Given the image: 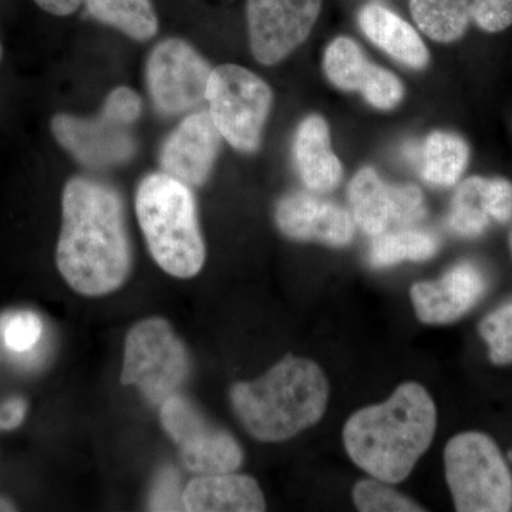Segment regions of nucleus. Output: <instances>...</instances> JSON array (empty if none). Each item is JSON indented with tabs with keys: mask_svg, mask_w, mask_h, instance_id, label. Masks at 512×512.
<instances>
[{
	"mask_svg": "<svg viewBox=\"0 0 512 512\" xmlns=\"http://www.w3.org/2000/svg\"><path fill=\"white\" fill-rule=\"evenodd\" d=\"M62 215L56 262L64 281L84 296L120 289L133 268V251L119 191L74 177L64 185Z\"/></svg>",
	"mask_w": 512,
	"mask_h": 512,
	"instance_id": "nucleus-1",
	"label": "nucleus"
},
{
	"mask_svg": "<svg viewBox=\"0 0 512 512\" xmlns=\"http://www.w3.org/2000/svg\"><path fill=\"white\" fill-rule=\"evenodd\" d=\"M436 404L419 383L400 384L387 402L353 414L343 443L356 466L384 483H402L429 450Z\"/></svg>",
	"mask_w": 512,
	"mask_h": 512,
	"instance_id": "nucleus-2",
	"label": "nucleus"
},
{
	"mask_svg": "<svg viewBox=\"0 0 512 512\" xmlns=\"http://www.w3.org/2000/svg\"><path fill=\"white\" fill-rule=\"evenodd\" d=\"M329 383L313 360L286 356L255 382L237 383L231 402L238 419L256 440L292 439L325 414Z\"/></svg>",
	"mask_w": 512,
	"mask_h": 512,
	"instance_id": "nucleus-3",
	"label": "nucleus"
},
{
	"mask_svg": "<svg viewBox=\"0 0 512 512\" xmlns=\"http://www.w3.org/2000/svg\"><path fill=\"white\" fill-rule=\"evenodd\" d=\"M136 212L157 265L174 278L198 275L207 251L190 185L164 171L147 175L137 188Z\"/></svg>",
	"mask_w": 512,
	"mask_h": 512,
	"instance_id": "nucleus-4",
	"label": "nucleus"
},
{
	"mask_svg": "<svg viewBox=\"0 0 512 512\" xmlns=\"http://www.w3.org/2000/svg\"><path fill=\"white\" fill-rule=\"evenodd\" d=\"M143 101L130 87L114 89L97 116L59 113L50 121L53 136L77 161L89 168H111L128 163L137 151L133 124L140 119Z\"/></svg>",
	"mask_w": 512,
	"mask_h": 512,
	"instance_id": "nucleus-5",
	"label": "nucleus"
},
{
	"mask_svg": "<svg viewBox=\"0 0 512 512\" xmlns=\"http://www.w3.org/2000/svg\"><path fill=\"white\" fill-rule=\"evenodd\" d=\"M446 480L460 512H505L512 508V477L503 454L487 434L468 431L448 441Z\"/></svg>",
	"mask_w": 512,
	"mask_h": 512,
	"instance_id": "nucleus-6",
	"label": "nucleus"
},
{
	"mask_svg": "<svg viewBox=\"0 0 512 512\" xmlns=\"http://www.w3.org/2000/svg\"><path fill=\"white\" fill-rule=\"evenodd\" d=\"M205 101L222 140L241 153L258 150L274 101L261 77L237 64H221L212 69Z\"/></svg>",
	"mask_w": 512,
	"mask_h": 512,
	"instance_id": "nucleus-7",
	"label": "nucleus"
},
{
	"mask_svg": "<svg viewBox=\"0 0 512 512\" xmlns=\"http://www.w3.org/2000/svg\"><path fill=\"white\" fill-rule=\"evenodd\" d=\"M190 370L188 350L167 320H141L128 332L121 383L136 386L151 404L180 393Z\"/></svg>",
	"mask_w": 512,
	"mask_h": 512,
	"instance_id": "nucleus-8",
	"label": "nucleus"
},
{
	"mask_svg": "<svg viewBox=\"0 0 512 512\" xmlns=\"http://www.w3.org/2000/svg\"><path fill=\"white\" fill-rule=\"evenodd\" d=\"M160 420L177 444L184 467L191 473H234L241 467L244 454L237 440L228 431L212 426L180 393L161 404Z\"/></svg>",
	"mask_w": 512,
	"mask_h": 512,
	"instance_id": "nucleus-9",
	"label": "nucleus"
},
{
	"mask_svg": "<svg viewBox=\"0 0 512 512\" xmlns=\"http://www.w3.org/2000/svg\"><path fill=\"white\" fill-rule=\"evenodd\" d=\"M211 72L210 63L185 40L158 43L146 67L148 94L158 113L180 116L201 106Z\"/></svg>",
	"mask_w": 512,
	"mask_h": 512,
	"instance_id": "nucleus-10",
	"label": "nucleus"
},
{
	"mask_svg": "<svg viewBox=\"0 0 512 512\" xmlns=\"http://www.w3.org/2000/svg\"><path fill=\"white\" fill-rule=\"evenodd\" d=\"M322 0H247L249 46L264 66H274L308 39Z\"/></svg>",
	"mask_w": 512,
	"mask_h": 512,
	"instance_id": "nucleus-11",
	"label": "nucleus"
},
{
	"mask_svg": "<svg viewBox=\"0 0 512 512\" xmlns=\"http://www.w3.org/2000/svg\"><path fill=\"white\" fill-rule=\"evenodd\" d=\"M414 23L434 42L461 39L471 23L487 33L512 25V0H410Z\"/></svg>",
	"mask_w": 512,
	"mask_h": 512,
	"instance_id": "nucleus-12",
	"label": "nucleus"
},
{
	"mask_svg": "<svg viewBox=\"0 0 512 512\" xmlns=\"http://www.w3.org/2000/svg\"><path fill=\"white\" fill-rule=\"evenodd\" d=\"M329 82L343 92H359L379 110H392L403 100L404 87L396 74L370 62L355 40L339 36L323 56Z\"/></svg>",
	"mask_w": 512,
	"mask_h": 512,
	"instance_id": "nucleus-13",
	"label": "nucleus"
},
{
	"mask_svg": "<svg viewBox=\"0 0 512 512\" xmlns=\"http://www.w3.org/2000/svg\"><path fill=\"white\" fill-rule=\"evenodd\" d=\"M222 137L208 110L194 111L164 141L160 164L164 173L190 187L207 183L217 161Z\"/></svg>",
	"mask_w": 512,
	"mask_h": 512,
	"instance_id": "nucleus-14",
	"label": "nucleus"
},
{
	"mask_svg": "<svg viewBox=\"0 0 512 512\" xmlns=\"http://www.w3.org/2000/svg\"><path fill=\"white\" fill-rule=\"evenodd\" d=\"M275 221L285 237L345 247L355 235L352 212L311 192L293 191L279 200Z\"/></svg>",
	"mask_w": 512,
	"mask_h": 512,
	"instance_id": "nucleus-15",
	"label": "nucleus"
},
{
	"mask_svg": "<svg viewBox=\"0 0 512 512\" xmlns=\"http://www.w3.org/2000/svg\"><path fill=\"white\" fill-rule=\"evenodd\" d=\"M488 281L483 269L466 261L448 269L437 282H419L410 295L417 318L430 325H447L477 305L487 292Z\"/></svg>",
	"mask_w": 512,
	"mask_h": 512,
	"instance_id": "nucleus-16",
	"label": "nucleus"
},
{
	"mask_svg": "<svg viewBox=\"0 0 512 512\" xmlns=\"http://www.w3.org/2000/svg\"><path fill=\"white\" fill-rule=\"evenodd\" d=\"M293 161L303 185L312 192H329L342 180L343 167L330 144L329 127L318 114L306 117L293 137Z\"/></svg>",
	"mask_w": 512,
	"mask_h": 512,
	"instance_id": "nucleus-17",
	"label": "nucleus"
},
{
	"mask_svg": "<svg viewBox=\"0 0 512 512\" xmlns=\"http://www.w3.org/2000/svg\"><path fill=\"white\" fill-rule=\"evenodd\" d=\"M185 511H265L264 493L252 477L221 473L198 476L184 488Z\"/></svg>",
	"mask_w": 512,
	"mask_h": 512,
	"instance_id": "nucleus-18",
	"label": "nucleus"
},
{
	"mask_svg": "<svg viewBox=\"0 0 512 512\" xmlns=\"http://www.w3.org/2000/svg\"><path fill=\"white\" fill-rule=\"evenodd\" d=\"M357 23L373 45L404 66L420 70L429 64V50L417 30L386 6L367 3L357 13Z\"/></svg>",
	"mask_w": 512,
	"mask_h": 512,
	"instance_id": "nucleus-19",
	"label": "nucleus"
},
{
	"mask_svg": "<svg viewBox=\"0 0 512 512\" xmlns=\"http://www.w3.org/2000/svg\"><path fill=\"white\" fill-rule=\"evenodd\" d=\"M350 212L365 234L377 237L394 224L393 184L384 183L373 168L357 171L348 188Z\"/></svg>",
	"mask_w": 512,
	"mask_h": 512,
	"instance_id": "nucleus-20",
	"label": "nucleus"
},
{
	"mask_svg": "<svg viewBox=\"0 0 512 512\" xmlns=\"http://www.w3.org/2000/svg\"><path fill=\"white\" fill-rule=\"evenodd\" d=\"M470 147L464 138L448 131H433L424 140L420 173L434 187H453L466 171Z\"/></svg>",
	"mask_w": 512,
	"mask_h": 512,
	"instance_id": "nucleus-21",
	"label": "nucleus"
},
{
	"mask_svg": "<svg viewBox=\"0 0 512 512\" xmlns=\"http://www.w3.org/2000/svg\"><path fill=\"white\" fill-rule=\"evenodd\" d=\"M87 12L103 25L147 42L158 33V18L151 0H84Z\"/></svg>",
	"mask_w": 512,
	"mask_h": 512,
	"instance_id": "nucleus-22",
	"label": "nucleus"
},
{
	"mask_svg": "<svg viewBox=\"0 0 512 512\" xmlns=\"http://www.w3.org/2000/svg\"><path fill=\"white\" fill-rule=\"evenodd\" d=\"M439 238L421 229H400L377 235L369 251L373 268H390L404 261H426L439 249Z\"/></svg>",
	"mask_w": 512,
	"mask_h": 512,
	"instance_id": "nucleus-23",
	"label": "nucleus"
},
{
	"mask_svg": "<svg viewBox=\"0 0 512 512\" xmlns=\"http://www.w3.org/2000/svg\"><path fill=\"white\" fill-rule=\"evenodd\" d=\"M485 188L487 178L483 177H470L458 185L448 214L447 222L451 231L467 238L484 234L493 221L488 211Z\"/></svg>",
	"mask_w": 512,
	"mask_h": 512,
	"instance_id": "nucleus-24",
	"label": "nucleus"
},
{
	"mask_svg": "<svg viewBox=\"0 0 512 512\" xmlns=\"http://www.w3.org/2000/svg\"><path fill=\"white\" fill-rule=\"evenodd\" d=\"M353 501L357 510L363 512H414L424 511L423 507L404 497L389 483L372 478L359 481L353 488Z\"/></svg>",
	"mask_w": 512,
	"mask_h": 512,
	"instance_id": "nucleus-25",
	"label": "nucleus"
},
{
	"mask_svg": "<svg viewBox=\"0 0 512 512\" xmlns=\"http://www.w3.org/2000/svg\"><path fill=\"white\" fill-rule=\"evenodd\" d=\"M480 333L495 365L512 363V302L490 313L480 323Z\"/></svg>",
	"mask_w": 512,
	"mask_h": 512,
	"instance_id": "nucleus-26",
	"label": "nucleus"
},
{
	"mask_svg": "<svg viewBox=\"0 0 512 512\" xmlns=\"http://www.w3.org/2000/svg\"><path fill=\"white\" fill-rule=\"evenodd\" d=\"M0 332L6 348L16 353L29 352L42 338V319L28 311L8 313L0 320Z\"/></svg>",
	"mask_w": 512,
	"mask_h": 512,
	"instance_id": "nucleus-27",
	"label": "nucleus"
},
{
	"mask_svg": "<svg viewBox=\"0 0 512 512\" xmlns=\"http://www.w3.org/2000/svg\"><path fill=\"white\" fill-rule=\"evenodd\" d=\"M183 494L177 471L170 467L164 468L158 473L148 508L151 511H185Z\"/></svg>",
	"mask_w": 512,
	"mask_h": 512,
	"instance_id": "nucleus-28",
	"label": "nucleus"
},
{
	"mask_svg": "<svg viewBox=\"0 0 512 512\" xmlns=\"http://www.w3.org/2000/svg\"><path fill=\"white\" fill-rule=\"evenodd\" d=\"M394 224H416L427 214L423 192L413 184H393Z\"/></svg>",
	"mask_w": 512,
	"mask_h": 512,
	"instance_id": "nucleus-29",
	"label": "nucleus"
},
{
	"mask_svg": "<svg viewBox=\"0 0 512 512\" xmlns=\"http://www.w3.org/2000/svg\"><path fill=\"white\" fill-rule=\"evenodd\" d=\"M488 211H490L491 220L508 222L512 218V184L504 178H487Z\"/></svg>",
	"mask_w": 512,
	"mask_h": 512,
	"instance_id": "nucleus-30",
	"label": "nucleus"
},
{
	"mask_svg": "<svg viewBox=\"0 0 512 512\" xmlns=\"http://www.w3.org/2000/svg\"><path fill=\"white\" fill-rule=\"evenodd\" d=\"M28 404L20 397H12L0 406V429L13 430L23 423Z\"/></svg>",
	"mask_w": 512,
	"mask_h": 512,
	"instance_id": "nucleus-31",
	"label": "nucleus"
},
{
	"mask_svg": "<svg viewBox=\"0 0 512 512\" xmlns=\"http://www.w3.org/2000/svg\"><path fill=\"white\" fill-rule=\"evenodd\" d=\"M37 6L53 16H70L83 5L84 0H35Z\"/></svg>",
	"mask_w": 512,
	"mask_h": 512,
	"instance_id": "nucleus-32",
	"label": "nucleus"
},
{
	"mask_svg": "<svg viewBox=\"0 0 512 512\" xmlns=\"http://www.w3.org/2000/svg\"><path fill=\"white\" fill-rule=\"evenodd\" d=\"M15 505L12 503H9L8 500H3V498H0V511H15Z\"/></svg>",
	"mask_w": 512,
	"mask_h": 512,
	"instance_id": "nucleus-33",
	"label": "nucleus"
},
{
	"mask_svg": "<svg viewBox=\"0 0 512 512\" xmlns=\"http://www.w3.org/2000/svg\"><path fill=\"white\" fill-rule=\"evenodd\" d=\"M508 242H510V249H511V254H512V231L510 234V239H508Z\"/></svg>",
	"mask_w": 512,
	"mask_h": 512,
	"instance_id": "nucleus-34",
	"label": "nucleus"
},
{
	"mask_svg": "<svg viewBox=\"0 0 512 512\" xmlns=\"http://www.w3.org/2000/svg\"><path fill=\"white\" fill-rule=\"evenodd\" d=\"M2 56H3V47H2V43H0V60H2Z\"/></svg>",
	"mask_w": 512,
	"mask_h": 512,
	"instance_id": "nucleus-35",
	"label": "nucleus"
}]
</instances>
